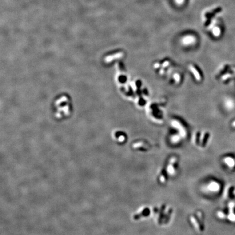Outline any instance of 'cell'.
<instances>
[{"label":"cell","instance_id":"obj_8","mask_svg":"<svg viewBox=\"0 0 235 235\" xmlns=\"http://www.w3.org/2000/svg\"><path fill=\"white\" fill-rule=\"evenodd\" d=\"M172 140H173L174 142H176L178 140H179V137L178 136H177V135H175V136H174L173 137Z\"/></svg>","mask_w":235,"mask_h":235},{"label":"cell","instance_id":"obj_6","mask_svg":"<svg viewBox=\"0 0 235 235\" xmlns=\"http://www.w3.org/2000/svg\"><path fill=\"white\" fill-rule=\"evenodd\" d=\"M213 34H215V36H218L220 34V29H219V28L215 27V28L213 29Z\"/></svg>","mask_w":235,"mask_h":235},{"label":"cell","instance_id":"obj_9","mask_svg":"<svg viewBox=\"0 0 235 235\" xmlns=\"http://www.w3.org/2000/svg\"><path fill=\"white\" fill-rule=\"evenodd\" d=\"M184 0H175V2H176L177 4H181L184 2Z\"/></svg>","mask_w":235,"mask_h":235},{"label":"cell","instance_id":"obj_7","mask_svg":"<svg viewBox=\"0 0 235 235\" xmlns=\"http://www.w3.org/2000/svg\"><path fill=\"white\" fill-rule=\"evenodd\" d=\"M160 180H161V181H162V182H164L166 180V176H165V175H162L161 176V177H160Z\"/></svg>","mask_w":235,"mask_h":235},{"label":"cell","instance_id":"obj_4","mask_svg":"<svg viewBox=\"0 0 235 235\" xmlns=\"http://www.w3.org/2000/svg\"><path fill=\"white\" fill-rule=\"evenodd\" d=\"M208 188L211 191H217L219 188V186L216 182H211L208 186Z\"/></svg>","mask_w":235,"mask_h":235},{"label":"cell","instance_id":"obj_2","mask_svg":"<svg viewBox=\"0 0 235 235\" xmlns=\"http://www.w3.org/2000/svg\"><path fill=\"white\" fill-rule=\"evenodd\" d=\"M175 162H176L175 158H171L169 164L168 168H167V171H168V173L170 174L171 175H173V174L175 173V168H174V163H175Z\"/></svg>","mask_w":235,"mask_h":235},{"label":"cell","instance_id":"obj_3","mask_svg":"<svg viewBox=\"0 0 235 235\" xmlns=\"http://www.w3.org/2000/svg\"><path fill=\"white\" fill-rule=\"evenodd\" d=\"M191 222H192L193 224L195 226V229H197L199 231L200 230H201V226H200L199 224L198 223L197 220H196L194 217H191Z\"/></svg>","mask_w":235,"mask_h":235},{"label":"cell","instance_id":"obj_1","mask_svg":"<svg viewBox=\"0 0 235 235\" xmlns=\"http://www.w3.org/2000/svg\"><path fill=\"white\" fill-rule=\"evenodd\" d=\"M195 41V38L194 36H187L182 39V43L184 45H190L194 44Z\"/></svg>","mask_w":235,"mask_h":235},{"label":"cell","instance_id":"obj_5","mask_svg":"<svg viewBox=\"0 0 235 235\" xmlns=\"http://www.w3.org/2000/svg\"><path fill=\"white\" fill-rule=\"evenodd\" d=\"M190 69L191 70V71H192V72H193V74H194V76H195L196 80H197L198 81H199V80H200V76H199V73H198V71H196V70L194 68V67H192V66H191V67H190Z\"/></svg>","mask_w":235,"mask_h":235}]
</instances>
